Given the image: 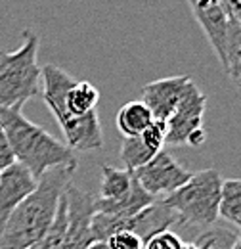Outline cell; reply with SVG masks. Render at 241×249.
Here are the masks:
<instances>
[{"label": "cell", "mask_w": 241, "mask_h": 249, "mask_svg": "<svg viewBox=\"0 0 241 249\" xmlns=\"http://www.w3.org/2000/svg\"><path fill=\"white\" fill-rule=\"evenodd\" d=\"M0 126L10 142L16 163L29 169L34 178L52 167L77 161L63 142L23 115V106L0 107Z\"/></svg>", "instance_id": "obj_3"}, {"label": "cell", "mask_w": 241, "mask_h": 249, "mask_svg": "<svg viewBox=\"0 0 241 249\" xmlns=\"http://www.w3.org/2000/svg\"><path fill=\"white\" fill-rule=\"evenodd\" d=\"M102 171V180H100V194L98 199L103 201H120L128 196L132 182H134V171L128 169H119L103 163L100 167Z\"/></svg>", "instance_id": "obj_13"}, {"label": "cell", "mask_w": 241, "mask_h": 249, "mask_svg": "<svg viewBox=\"0 0 241 249\" xmlns=\"http://www.w3.org/2000/svg\"><path fill=\"white\" fill-rule=\"evenodd\" d=\"M207 109V96L199 90L193 79L188 81L172 115L165 121L167 124V144L199 148L207 140L203 130V115Z\"/></svg>", "instance_id": "obj_6"}, {"label": "cell", "mask_w": 241, "mask_h": 249, "mask_svg": "<svg viewBox=\"0 0 241 249\" xmlns=\"http://www.w3.org/2000/svg\"><path fill=\"white\" fill-rule=\"evenodd\" d=\"M40 96L60 123L65 146L71 152L103 148V132L98 117L100 90L88 81H77L65 69L46 63L40 67Z\"/></svg>", "instance_id": "obj_1"}, {"label": "cell", "mask_w": 241, "mask_h": 249, "mask_svg": "<svg viewBox=\"0 0 241 249\" xmlns=\"http://www.w3.org/2000/svg\"><path fill=\"white\" fill-rule=\"evenodd\" d=\"M88 249H107V246H105V242H94Z\"/></svg>", "instance_id": "obj_21"}, {"label": "cell", "mask_w": 241, "mask_h": 249, "mask_svg": "<svg viewBox=\"0 0 241 249\" xmlns=\"http://www.w3.org/2000/svg\"><path fill=\"white\" fill-rule=\"evenodd\" d=\"M16 159H14V154H12V148H10V142L0 126V171L8 169L10 165H14Z\"/></svg>", "instance_id": "obj_19"}, {"label": "cell", "mask_w": 241, "mask_h": 249, "mask_svg": "<svg viewBox=\"0 0 241 249\" xmlns=\"http://www.w3.org/2000/svg\"><path fill=\"white\" fill-rule=\"evenodd\" d=\"M189 79H191L189 75L165 77V79L148 83L142 89V102L148 106V109L151 111L155 121L165 123L172 115V111H174Z\"/></svg>", "instance_id": "obj_10"}, {"label": "cell", "mask_w": 241, "mask_h": 249, "mask_svg": "<svg viewBox=\"0 0 241 249\" xmlns=\"http://www.w3.org/2000/svg\"><path fill=\"white\" fill-rule=\"evenodd\" d=\"M105 246L107 249H144V240L134 232L120 230L105 240Z\"/></svg>", "instance_id": "obj_18"}, {"label": "cell", "mask_w": 241, "mask_h": 249, "mask_svg": "<svg viewBox=\"0 0 241 249\" xmlns=\"http://www.w3.org/2000/svg\"><path fill=\"white\" fill-rule=\"evenodd\" d=\"M21 36L17 50H0V107L25 106L40 96L42 73L36 62L40 38L33 29H25Z\"/></svg>", "instance_id": "obj_4"}, {"label": "cell", "mask_w": 241, "mask_h": 249, "mask_svg": "<svg viewBox=\"0 0 241 249\" xmlns=\"http://www.w3.org/2000/svg\"><path fill=\"white\" fill-rule=\"evenodd\" d=\"M222 177L216 169H205L191 175V178L176 192L161 197V201L174 211L178 222L191 226H214L218 220Z\"/></svg>", "instance_id": "obj_5"}, {"label": "cell", "mask_w": 241, "mask_h": 249, "mask_svg": "<svg viewBox=\"0 0 241 249\" xmlns=\"http://www.w3.org/2000/svg\"><path fill=\"white\" fill-rule=\"evenodd\" d=\"M153 121L155 119H153L151 111L142 100H132V102L124 104L117 111V117H115V124L124 138H132V136L142 134Z\"/></svg>", "instance_id": "obj_14"}, {"label": "cell", "mask_w": 241, "mask_h": 249, "mask_svg": "<svg viewBox=\"0 0 241 249\" xmlns=\"http://www.w3.org/2000/svg\"><path fill=\"white\" fill-rule=\"evenodd\" d=\"M136 180L150 196L161 199L172 192H176L191 178V171L182 167L180 163L171 156L169 152L161 150L151 161H148L144 167L134 171Z\"/></svg>", "instance_id": "obj_7"}, {"label": "cell", "mask_w": 241, "mask_h": 249, "mask_svg": "<svg viewBox=\"0 0 241 249\" xmlns=\"http://www.w3.org/2000/svg\"><path fill=\"white\" fill-rule=\"evenodd\" d=\"M65 226H67V205H65V194H63L60 207H58V213H56V218H54L50 230L40 240H36L34 244H31L29 248L25 249H60L63 236H65Z\"/></svg>", "instance_id": "obj_16"}, {"label": "cell", "mask_w": 241, "mask_h": 249, "mask_svg": "<svg viewBox=\"0 0 241 249\" xmlns=\"http://www.w3.org/2000/svg\"><path fill=\"white\" fill-rule=\"evenodd\" d=\"M77 161L48 169L36 186L14 209L0 230V249H25L40 240L52 226L65 190L73 184Z\"/></svg>", "instance_id": "obj_2"}, {"label": "cell", "mask_w": 241, "mask_h": 249, "mask_svg": "<svg viewBox=\"0 0 241 249\" xmlns=\"http://www.w3.org/2000/svg\"><path fill=\"white\" fill-rule=\"evenodd\" d=\"M218 218H224L241 232V178L222 180Z\"/></svg>", "instance_id": "obj_15"}, {"label": "cell", "mask_w": 241, "mask_h": 249, "mask_svg": "<svg viewBox=\"0 0 241 249\" xmlns=\"http://www.w3.org/2000/svg\"><path fill=\"white\" fill-rule=\"evenodd\" d=\"M67 226L60 249H88L96 242L92 236L90 222L94 217V196L71 186L65 190Z\"/></svg>", "instance_id": "obj_8"}, {"label": "cell", "mask_w": 241, "mask_h": 249, "mask_svg": "<svg viewBox=\"0 0 241 249\" xmlns=\"http://www.w3.org/2000/svg\"><path fill=\"white\" fill-rule=\"evenodd\" d=\"M36 186V178L19 163L0 171V230L4 228L14 209L29 196Z\"/></svg>", "instance_id": "obj_11"}, {"label": "cell", "mask_w": 241, "mask_h": 249, "mask_svg": "<svg viewBox=\"0 0 241 249\" xmlns=\"http://www.w3.org/2000/svg\"><path fill=\"white\" fill-rule=\"evenodd\" d=\"M230 249H241V232L236 236V240H234V244L230 246Z\"/></svg>", "instance_id": "obj_20"}, {"label": "cell", "mask_w": 241, "mask_h": 249, "mask_svg": "<svg viewBox=\"0 0 241 249\" xmlns=\"http://www.w3.org/2000/svg\"><path fill=\"white\" fill-rule=\"evenodd\" d=\"M193 18L201 25L209 44L220 63L224 65V48H226V29H228V16L224 12L222 0H188Z\"/></svg>", "instance_id": "obj_12"}, {"label": "cell", "mask_w": 241, "mask_h": 249, "mask_svg": "<svg viewBox=\"0 0 241 249\" xmlns=\"http://www.w3.org/2000/svg\"><path fill=\"white\" fill-rule=\"evenodd\" d=\"M144 249H186V242L172 230L159 232L144 244Z\"/></svg>", "instance_id": "obj_17"}, {"label": "cell", "mask_w": 241, "mask_h": 249, "mask_svg": "<svg viewBox=\"0 0 241 249\" xmlns=\"http://www.w3.org/2000/svg\"><path fill=\"white\" fill-rule=\"evenodd\" d=\"M167 146V124L163 121L153 123L138 136L124 138L120 146V161L124 169L136 171L151 161Z\"/></svg>", "instance_id": "obj_9"}]
</instances>
